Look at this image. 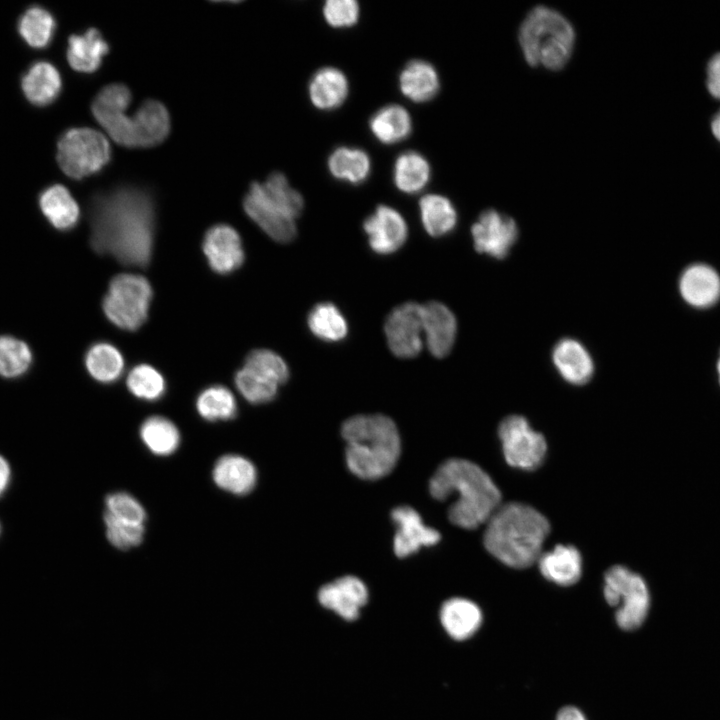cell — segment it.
Listing matches in <instances>:
<instances>
[{"label":"cell","instance_id":"cb8c5ba5","mask_svg":"<svg viewBox=\"0 0 720 720\" xmlns=\"http://www.w3.org/2000/svg\"><path fill=\"white\" fill-rule=\"evenodd\" d=\"M132 119L136 147L155 146L160 144L169 134V113L159 101H145Z\"/></svg>","mask_w":720,"mask_h":720},{"label":"cell","instance_id":"1f68e13d","mask_svg":"<svg viewBox=\"0 0 720 720\" xmlns=\"http://www.w3.org/2000/svg\"><path fill=\"white\" fill-rule=\"evenodd\" d=\"M420 216L426 232L441 237L451 232L457 223V213L451 201L438 194H427L419 201Z\"/></svg>","mask_w":720,"mask_h":720},{"label":"cell","instance_id":"ac0fdd59","mask_svg":"<svg viewBox=\"0 0 720 720\" xmlns=\"http://www.w3.org/2000/svg\"><path fill=\"white\" fill-rule=\"evenodd\" d=\"M423 334L430 353L442 358L452 349L457 322L454 314L444 304L436 301L422 305Z\"/></svg>","mask_w":720,"mask_h":720},{"label":"cell","instance_id":"83f0119b","mask_svg":"<svg viewBox=\"0 0 720 720\" xmlns=\"http://www.w3.org/2000/svg\"><path fill=\"white\" fill-rule=\"evenodd\" d=\"M309 97L315 107L331 110L340 106L348 94V81L344 73L334 67L318 70L309 84Z\"/></svg>","mask_w":720,"mask_h":720},{"label":"cell","instance_id":"d6a6232c","mask_svg":"<svg viewBox=\"0 0 720 720\" xmlns=\"http://www.w3.org/2000/svg\"><path fill=\"white\" fill-rule=\"evenodd\" d=\"M85 366L95 380L111 383L121 376L124 360L115 346L107 342H98L86 352Z\"/></svg>","mask_w":720,"mask_h":720},{"label":"cell","instance_id":"60d3db41","mask_svg":"<svg viewBox=\"0 0 720 720\" xmlns=\"http://www.w3.org/2000/svg\"><path fill=\"white\" fill-rule=\"evenodd\" d=\"M127 387L134 396L148 401L158 400L166 389L160 372L147 364L137 365L129 372Z\"/></svg>","mask_w":720,"mask_h":720},{"label":"cell","instance_id":"603a6c76","mask_svg":"<svg viewBox=\"0 0 720 720\" xmlns=\"http://www.w3.org/2000/svg\"><path fill=\"white\" fill-rule=\"evenodd\" d=\"M108 52L109 45L96 28H90L83 34H72L68 38L67 60L78 72H95Z\"/></svg>","mask_w":720,"mask_h":720},{"label":"cell","instance_id":"bcb514c9","mask_svg":"<svg viewBox=\"0 0 720 720\" xmlns=\"http://www.w3.org/2000/svg\"><path fill=\"white\" fill-rule=\"evenodd\" d=\"M706 86L711 96L720 100V52L714 54L707 63Z\"/></svg>","mask_w":720,"mask_h":720},{"label":"cell","instance_id":"ba28073f","mask_svg":"<svg viewBox=\"0 0 720 720\" xmlns=\"http://www.w3.org/2000/svg\"><path fill=\"white\" fill-rule=\"evenodd\" d=\"M152 288L148 280L137 274L115 276L103 299V311L115 326L135 331L146 321Z\"/></svg>","mask_w":720,"mask_h":720},{"label":"cell","instance_id":"f35d334b","mask_svg":"<svg viewBox=\"0 0 720 720\" xmlns=\"http://www.w3.org/2000/svg\"><path fill=\"white\" fill-rule=\"evenodd\" d=\"M30 347L12 336H0V375L17 378L24 375L32 364Z\"/></svg>","mask_w":720,"mask_h":720},{"label":"cell","instance_id":"6da1fadb","mask_svg":"<svg viewBox=\"0 0 720 720\" xmlns=\"http://www.w3.org/2000/svg\"><path fill=\"white\" fill-rule=\"evenodd\" d=\"M90 243L99 254L127 266L146 267L152 256L155 207L138 187L120 186L95 194L89 205Z\"/></svg>","mask_w":720,"mask_h":720},{"label":"cell","instance_id":"e0dca14e","mask_svg":"<svg viewBox=\"0 0 720 720\" xmlns=\"http://www.w3.org/2000/svg\"><path fill=\"white\" fill-rule=\"evenodd\" d=\"M318 600L342 618L354 620L368 600V590L359 578L348 575L322 586Z\"/></svg>","mask_w":720,"mask_h":720},{"label":"cell","instance_id":"8fae6325","mask_svg":"<svg viewBox=\"0 0 720 720\" xmlns=\"http://www.w3.org/2000/svg\"><path fill=\"white\" fill-rule=\"evenodd\" d=\"M129 88L121 83L103 87L92 102V113L109 136L125 147H136L132 117L125 114L131 102Z\"/></svg>","mask_w":720,"mask_h":720},{"label":"cell","instance_id":"f546056e","mask_svg":"<svg viewBox=\"0 0 720 720\" xmlns=\"http://www.w3.org/2000/svg\"><path fill=\"white\" fill-rule=\"evenodd\" d=\"M54 16L44 7L33 5L19 17L17 30L21 38L32 48H46L56 31Z\"/></svg>","mask_w":720,"mask_h":720},{"label":"cell","instance_id":"5bb4252c","mask_svg":"<svg viewBox=\"0 0 720 720\" xmlns=\"http://www.w3.org/2000/svg\"><path fill=\"white\" fill-rule=\"evenodd\" d=\"M203 252L213 271L228 274L238 269L244 261V251L238 232L227 224L212 226L205 233Z\"/></svg>","mask_w":720,"mask_h":720},{"label":"cell","instance_id":"9c48e42d","mask_svg":"<svg viewBox=\"0 0 720 720\" xmlns=\"http://www.w3.org/2000/svg\"><path fill=\"white\" fill-rule=\"evenodd\" d=\"M604 597L611 606H618L616 621L623 630L638 628L647 616L649 593L642 577L628 568L615 565L604 577Z\"/></svg>","mask_w":720,"mask_h":720},{"label":"cell","instance_id":"44dd1931","mask_svg":"<svg viewBox=\"0 0 720 720\" xmlns=\"http://www.w3.org/2000/svg\"><path fill=\"white\" fill-rule=\"evenodd\" d=\"M552 359L559 374L571 384H585L593 375L592 357L577 340H560L553 348Z\"/></svg>","mask_w":720,"mask_h":720},{"label":"cell","instance_id":"30bf717a","mask_svg":"<svg viewBox=\"0 0 720 720\" xmlns=\"http://www.w3.org/2000/svg\"><path fill=\"white\" fill-rule=\"evenodd\" d=\"M507 463L523 470H534L544 460L547 445L542 434L534 431L520 415H510L498 427Z\"/></svg>","mask_w":720,"mask_h":720},{"label":"cell","instance_id":"8d00e7d4","mask_svg":"<svg viewBox=\"0 0 720 720\" xmlns=\"http://www.w3.org/2000/svg\"><path fill=\"white\" fill-rule=\"evenodd\" d=\"M307 323L310 331L318 338L337 342L344 339L348 325L340 310L332 303H319L308 314Z\"/></svg>","mask_w":720,"mask_h":720},{"label":"cell","instance_id":"836d02e7","mask_svg":"<svg viewBox=\"0 0 720 720\" xmlns=\"http://www.w3.org/2000/svg\"><path fill=\"white\" fill-rule=\"evenodd\" d=\"M369 156L361 149L339 147L328 159L330 173L339 180L359 184L366 180L370 172Z\"/></svg>","mask_w":720,"mask_h":720},{"label":"cell","instance_id":"7c38bea8","mask_svg":"<svg viewBox=\"0 0 720 720\" xmlns=\"http://www.w3.org/2000/svg\"><path fill=\"white\" fill-rule=\"evenodd\" d=\"M385 335L391 352L399 358H413L422 349V305L407 302L388 315Z\"/></svg>","mask_w":720,"mask_h":720},{"label":"cell","instance_id":"ab89813d","mask_svg":"<svg viewBox=\"0 0 720 720\" xmlns=\"http://www.w3.org/2000/svg\"><path fill=\"white\" fill-rule=\"evenodd\" d=\"M234 381L241 395L252 404L270 402L277 395L276 383L246 366L237 371Z\"/></svg>","mask_w":720,"mask_h":720},{"label":"cell","instance_id":"9a60e30c","mask_svg":"<svg viewBox=\"0 0 720 720\" xmlns=\"http://www.w3.org/2000/svg\"><path fill=\"white\" fill-rule=\"evenodd\" d=\"M371 249L381 255L398 250L406 241L408 228L402 215L392 207L379 205L363 223Z\"/></svg>","mask_w":720,"mask_h":720},{"label":"cell","instance_id":"7bdbcfd3","mask_svg":"<svg viewBox=\"0 0 720 720\" xmlns=\"http://www.w3.org/2000/svg\"><path fill=\"white\" fill-rule=\"evenodd\" d=\"M104 523L109 542L116 548L127 550L138 546L144 537V525L131 524L115 518L105 511Z\"/></svg>","mask_w":720,"mask_h":720},{"label":"cell","instance_id":"d590c367","mask_svg":"<svg viewBox=\"0 0 720 720\" xmlns=\"http://www.w3.org/2000/svg\"><path fill=\"white\" fill-rule=\"evenodd\" d=\"M140 437L155 455L168 456L176 451L180 434L173 422L162 416L147 418L140 427Z\"/></svg>","mask_w":720,"mask_h":720},{"label":"cell","instance_id":"b9f144b4","mask_svg":"<svg viewBox=\"0 0 720 720\" xmlns=\"http://www.w3.org/2000/svg\"><path fill=\"white\" fill-rule=\"evenodd\" d=\"M244 366L266 377L278 386L284 384L289 378V368L286 362L275 352L267 349H257L248 354Z\"/></svg>","mask_w":720,"mask_h":720},{"label":"cell","instance_id":"7402d4cb","mask_svg":"<svg viewBox=\"0 0 720 720\" xmlns=\"http://www.w3.org/2000/svg\"><path fill=\"white\" fill-rule=\"evenodd\" d=\"M212 477L215 484L235 495L250 493L257 482L255 466L247 458L229 454L220 457L214 465Z\"/></svg>","mask_w":720,"mask_h":720},{"label":"cell","instance_id":"e575fe53","mask_svg":"<svg viewBox=\"0 0 720 720\" xmlns=\"http://www.w3.org/2000/svg\"><path fill=\"white\" fill-rule=\"evenodd\" d=\"M430 178V166L418 152L407 151L395 161L394 182L399 190L405 193L421 191Z\"/></svg>","mask_w":720,"mask_h":720},{"label":"cell","instance_id":"5b68a950","mask_svg":"<svg viewBox=\"0 0 720 720\" xmlns=\"http://www.w3.org/2000/svg\"><path fill=\"white\" fill-rule=\"evenodd\" d=\"M246 214L273 240L292 241L296 218L304 207L302 195L291 187L284 174L274 172L264 183L254 182L243 200Z\"/></svg>","mask_w":720,"mask_h":720},{"label":"cell","instance_id":"ee69618b","mask_svg":"<svg viewBox=\"0 0 720 720\" xmlns=\"http://www.w3.org/2000/svg\"><path fill=\"white\" fill-rule=\"evenodd\" d=\"M106 512L122 521L144 525L146 512L140 502L126 492L109 494L105 499Z\"/></svg>","mask_w":720,"mask_h":720},{"label":"cell","instance_id":"2e32d148","mask_svg":"<svg viewBox=\"0 0 720 720\" xmlns=\"http://www.w3.org/2000/svg\"><path fill=\"white\" fill-rule=\"evenodd\" d=\"M391 517L397 527L393 548L398 557H407L423 546L435 545L441 538L440 533L426 526L419 513L409 506L396 507Z\"/></svg>","mask_w":720,"mask_h":720},{"label":"cell","instance_id":"7a4b0ae2","mask_svg":"<svg viewBox=\"0 0 720 720\" xmlns=\"http://www.w3.org/2000/svg\"><path fill=\"white\" fill-rule=\"evenodd\" d=\"M429 491L439 501L456 494L448 517L465 529L487 522L501 502V493L489 475L475 463L460 458L449 459L438 467L429 481Z\"/></svg>","mask_w":720,"mask_h":720},{"label":"cell","instance_id":"f1b7e54d","mask_svg":"<svg viewBox=\"0 0 720 720\" xmlns=\"http://www.w3.org/2000/svg\"><path fill=\"white\" fill-rule=\"evenodd\" d=\"M399 84L401 92L417 103L432 99L440 87L435 68L422 60H413L404 67L399 77Z\"/></svg>","mask_w":720,"mask_h":720},{"label":"cell","instance_id":"52a82bcc","mask_svg":"<svg viewBox=\"0 0 720 720\" xmlns=\"http://www.w3.org/2000/svg\"><path fill=\"white\" fill-rule=\"evenodd\" d=\"M110 159L108 140L92 128H70L58 139L57 162L71 179L81 180L98 173Z\"/></svg>","mask_w":720,"mask_h":720},{"label":"cell","instance_id":"d6986e66","mask_svg":"<svg viewBox=\"0 0 720 720\" xmlns=\"http://www.w3.org/2000/svg\"><path fill=\"white\" fill-rule=\"evenodd\" d=\"M679 289L688 304L706 308L715 304L720 297V277L706 264H693L682 273Z\"/></svg>","mask_w":720,"mask_h":720},{"label":"cell","instance_id":"f907efd6","mask_svg":"<svg viewBox=\"0 0 720 720\" xmlns=\"http://www.w3.org/2000/svg\"><path fill=\"white\" fill-rule=\"evenodd\" d=\"M717 371H718L719 382H720V357H719V360H718V363H717Z\"/></svg>","mask_w":720,"mask_h":720},{"label":"cell","instance_id":"681fc988","mask_svg":"<svg viewBox=\"0 0 720 720\" xmlns=\"http://www.w3.org/2000/svg\"><path fill=\"white\" fill-rule=\"evenodd\" d=\"M711 131L714 137L720 142V110L712 118Z\"/></svg>","mask_w":720,"mask_h":720},{"label":"cell","instance_id":"4fadbf2b","mask_svg":"<svg viewBox=\"0 0 720 720\" xmlns=\"http://www.w3.org/2000/svg\"><path fill=\"white\" fill-rule=\"evenodd\" d=\"M471 234L474 248L479 253L502 259L516 242L518 228L511 217L490 209L481 213Z\"/></svg>","mask_w":720,"mask_h":720},{"label":"cell","instance_id":"74e56055","mask_svg":"<svg viewBox=\"0 0 720 720\" xmlns=\"http://www.w3.org/2000/svg\"><path fill=\"white\" fill-rule=\"evenodd\" d=\"M196 409L199 415L207 421L229 420L236 416L237 403L228 388L214 385L199 394L196 400Z\"/></svg>","mask_w":720,"mask_h":720},{"label":"cell","instance_id":"4316f807","mask_svg":"<svg viewBox=\"0 0 720 720\" xmlns=\"http://www.w3.org/2000/svg\"><path fill=\"white\" fill-rule=\"evenodd\" d=\"M440 619L452 638L465 640L480 627L482 613L474 602L464 598H452L442 605Z\"/></svg>","mask_w":720,"mask_h":720},{"label":"cell","instance_id":"484cf974","mask_svg":"<svg viewBox=\"0 0 720 720\" xmlns=\"http://www.w3.org/2000/svg\"><path fill=\"white\" fill-rule=\"evenodd\" d=\"M538 564L542 575L558 585H572L581 577L582 558L574 546L557 545L542 553Z\"/></svg>","mask_w":720,"mask_h":720},{"label":"cell","instance_id":"8992f818","mask_svg":"<svg viewBox=\"0 0 720 720\" xmlns=\"http://www.w3.org/2000/svg\"><path fill=\"white\" fill-rule=\"evenodd\" d=\"M575 32L559 12L545 7L533 8L519 30V43L525 60L531 66L561 69L569 60Z\"/></svg>","mask_w":720,"mask_h":720},{"label":"cell","instance_id":"d4e9b609","mask_svg":"<svg viewBox=\"0 0 720 720\" xmlns=\"http://www.w3.org/2000/svg\"><path fill=\"white\" fill-rule=\"evenodd\" d=\"M39 206L49 223L58 230H71L79 221V206L69 190L61 184L50 185L41 191Z\"/></svg>","mask_w":720,"mask_h":720},{"label":"cell","instance_id":"277c9868","mask_svg":"<svg viewBox=\"0 0 720 720\" xmlns=\"http://www.w3.org/2000/svg\"><path fill=\"white\" fill-rule=\"evenodd\" d=\"M341 434L346 442L347 467L357 477L377 480L397 464L401 441L391 418L381 414L356 415L342 424Z\"/></svg>","mask_w":720,"mask_h":720},{"label":"cell","instance_id":"3957f363","mask_svg":"<svg viewBox=\"0 0 720 720\" xmlns=\"http://www.w3.org/2000/svg\"><path fill=\"white\" fill-rule=\"evenodd\" d=\"M549 530L548 520L536 509L510 502L500 505L487 521L484 546L507 566L527 568L541 556Z\"/></svg>","mask_w":720,"mask_h":720},{"label":"cell","instance_id":"f6af8a7d","mask_svg":"<svg viewBox=\"0 0 720 720\" xmlns=\"http://www.w3.org/2000/svg\"><path fill=\"white\" fill-rule=\"evenodd\" d=\"M323 15L333 27H348L359 18V4L355 0H328L323 6Z\"/></svg>","mask_w":720,"mask_h":720},{"label":"cell","instance_id":"7dc6e473","mask_svg":"<svg viewBox=\"0 0 720 720\" xmlns=\"http://www.w3.org/2000/svg\"><path fill=\"white\" fill-rule=\"evenodd\" d=\"M11 470L8 462L0 455V496L7 489L10 482Z\"/></svg>","mask_w":720,"mask_h":720},{"label":"cell","instance_id":"c3c4849f","mask_svg":"<svg viewBox=\"0 0 720 720\" xmlns=\"http://www.w3.org/2000/svg\"><path fill=\"white\" fill-rule=\"evenodd\" d=\"M556 720H586V718L576 707L567 706L558 712Z\"/></svg>","mask_w":720,"mask_h":720},{"label":"cell","instance_id":"4dcf8cb0","mask_svg":"<svg viewBox=\"0 0 720 720\" xmlns=\"http://www.w3.org/2000/svg\"><path fill=\"white\" fill-rule=\"evenodd\" d=\"M369 126L375 138L384 144H394L405 139L412 129L408 111L397 104L378 110L370 119Z\"/></svg>","mask_w":720,"mask_h":720},{"label":"cell","instance_id":"ffe728a7","mask_svg":"<svg viewBox=\"0 0 720 720\" xmlns=\"http://www.w3.org/2000/svg\"><path fill=\"white\" fill-rule=\"evenodd\" d=\"M25 98L38 107L52 104L62 90V79L57 68L48 61L32 63L21 78Z\"/></svg>","mask_w":720,"mask_h":720}]
</instances>
